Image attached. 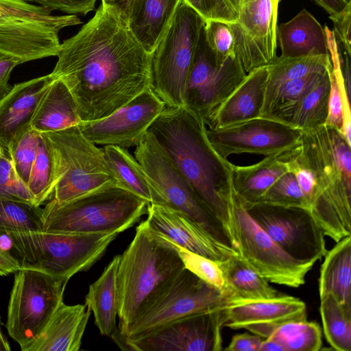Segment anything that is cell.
<instances>
[{
	"label": "cell",
	"instance_id": "1",
	"mask_svg": "<svg viewBox=\"0 0 351 351\" xmlns=\"http://www.w3.org/2000/svg\"><path fill=\"white\" fill-rule=\"evenodd\" d=\"M57 56L51 74L69 89L82 122L103 119L152 88V54L101 3Z\"/></svg>",
	"mask_w": 351,
	"mask_h": 351
},
{
	"label": "cell",
	"instance_id": "2",
	"mask_svg": "<svg viewBox=\"0 0 351 351\" xmlns=\"http://www.w3.org/2000/svg\"><path fill=\"white\" fill-rule=\"evenodd\" d=\"M202 118L184 106L167 107L148 129L197 196L221 221L238 251L232 167L211 145Z\"/></svg>",
	"mask_w": 351,
	"mask_h": 351
},
{
	"label": "cell",
	"instance_id": "3",
	"mask_svg": "<svg viewBox=\"0 0 351 351\" xmlns=\"http://www.w3.org/2000/svg\"><path fill=\"white\" fill-rule=\"evenodd\" d=\"M291 154L313 173L308 210L326 236L338 242L351 233V145L337 128L324 124L301 131Z\"/></svg>",
	"mask_w": 351,
	"mask_h": 351
},
{
	"label": "cell",
	"instance_id": "4",
	"mask_svg": "<svg viewBox=\"0 0 351 351\" xmlns=\"http://www.w3.org/2000/svg\"><path fill=\"white\" fill-rule=\"evenodd\" d=\"M184 266L177 247L143 221L120 254L117 274L119 330L124 335L139 312Z\"/></svg>",
	"mask_w": 351,
	"mask_h": 351
},
{
	"label": "cell",
	"instance_id": "5",
	"mask_svg": "<svg viewBox=\"0 0 351 351\" xmlns=\"http://www.w3.org/2000/svg\"><path fill=\"white\" fill-rule=\"evenodd\" d=\"M149 203L118 186L43 208V231L62 234L121 233L147 214Z\"/></svg>",
	"mask_w": 351,
	"mask_h": 351
},
{
	"label": "cell",
	"instance_id": "6",
	"mask_svg": "<svg viewBox=\"0 0 351 351\" xmlns=\"http://www.w3.org/2000/svg\"><path fill=\"white\" fill-rule=\"evenodd\" d=\"M21 269L69 279L90 268L104 254L118 233L62 234L41 231L5 234Z\"/></svg>",
	"mask_w": 351,
	"mask_h": 351
},
{
	"label": "cell",
	"instance_id": "7",
	"mask_svg": "<svg viewBox=\"0 0 351 351\" xmlns=\"http://www.w3.org/2000/svg\"><path fill=\"white\" fill-rule=\"evenodd\" d=\"M30 0H0V51L21 63L57 56L60 31L80 24L76 15L54 16Z\"/></svg>",
	"mask_w": 351,
	"mask_h": 351
},
{
	"label": "cell",
	"instance_id": "8",
	"mask_svg": "<svg viewBox=\"0 0 351 351\" xmlns=\"http://www.w3.org/2000/svg\"><path fill=\"white\" fill-rule=\"evenodd\" d=\"M204 19L181 0L152 53V89L167 107L185 106V88Z\"/></svg>",
	"mask_w": 351,
	"mask_h": 351
},
{
	"label": "cell",
	"instance_id": "9",
	"mask_svg": "<svg viewBox=\"0 0 351 351\" xmlns=\"http://www.w3.org/2000/svg\"><path fill=\"white\" fill-rule=\"evenodd\" d=\"M43 133L52 144L58 164V181L51 199L62 204L118 186L103 149L87 139L78 125Z\"/></svg>",
	"mask_w": 351,
	"mask_h": 351
},
{
	"label": "cell",
	"instance_id": "10",
	"mask_svg": "<svg viewBox=\"0 0 351 351\" xmlns=\"http://www.w3.org/2000/svg\"><path fill=\"white\" fill-rule=\"evenodd\" d=\"M134 157L156 192L155 204L180 211L214 240L236 250L221 221L197 196L149 132L136 146Z\"/></svg>",
	"mask_w": 351,
	"mask_h": 351
},
{
	"label": "cell",
	"instance_id": "11",
	"mask_svg": "<svg viewBox=\"0 0 351 351\" xmlns=\"http://www.w3.org/2000/svg\"><path fill=\"white\" fill-rule=\"evenodd\" d=\"M14 274L5 326L9 335L25 351L63 301L69 280L29 269Z\"/></svg>",
	"mask_w": 351,
	"mask_h": 351
},
{
	"label": "cell",
	"instance_id": "12",
	"mask_svg": "<svg viewBox=\"0 0 351 351\" xmlns=\"http://www.w3.org/2000/svg\"><path fill=\"white\" fill-rule=\"evenodd\" d=\"M228 295L184 268L143 307L123 337L144 335L177 319L226 305Z\"/></svg>",
	"mask_w": 351,
	"mask_h": 351
},
{
	"label": "cell",
	"instance_id": "13",
	"mask_svg": "<svg viewBox=\"0 0 351 351\" xmlns=\"http://www.w3.org/2000/svg\"><path fill=\"white\" fill-rule=\"evenodd\" d=\"M242 204L258 226L293 258L315 264L326 254V235L308 209L262 202Z\"/></svg>",
	"mask_w": 351,
	"mask_h": 351
},
{
	"label": "cell",
	"instance_id": "14",
	"mask_svg": "<svg viewBox=\"0 0 351 351\" xmlns=\"http://www.w3.org/2000/svg\"><path fill=\"white\" fill-rule=\"evenodd\" d=\"M238 250L243 260L269 282L298 288L314 263L286 253L252 219L234 195Z\"/></svg>",
	"mask_w": 351,
	"mask_h": 351
},
{
	"label": "cell",
	"instance_id": "15",
	"mask_svg": "<svg viewBox=\"0 0 351 351\" xmlns=\"http://www.w3.org/2000/svg\"><path fill=\"white\" fill-rule=\"evenodd\" d=\"M246 75L237 56L223 62L217 60L207 44L204 25L187 78L185 106L197 112L206 124Z\"/></svg>",
	"mask_w": 351,
	"mask_h": 351
},
{
	"label": "cell",
	"instance_id": "16",
	"mask_svg": "<svg viewBox=\"0 0 351 351\" xmlns=\"http://www.w3.org/2000/svg\"><path fill=\"white\" fill-rule=\"evenodd\" d=\"M226 305L177 319L144 335L126 340L127 350H221V331L226 321Z\"/></svg>",
	"mask_w": 351,
	"mask_h": 351
},
{
	"label": "cell",
	"instance_id": "17",
	"mask_svg": "<svg viewBox=\"0 0 351 351\" xmlns=\"http://www.w3.org/2000/svg\"><path fill=\"white\" fill-rule=\"evenodd\" d=\"M281 0H240L239 19L228 24L235 53L247 74L277 57L276 27Z\"/></svg>",
	"mask_w": 351,
	"mask_h": 351
},
{
	"label": "cell",
	"instance_id": "18",
	"mask_svg": "<svg viewBox=\"0 0 351 351\" xmlns=\"http://www.w3.org/2000/svg\"><path fill=\"white\" fill-rule=\"evenodd\" d=\"M208 138L222 158L251 154L279 155L298 145L301 131L288 124L258 117L219 129L206 130Z\"/></svg>",
	"mask_w": 351,
	"mask_h": 351
},
{
	"label": "cell",
	"instance_id": "19",
	"mask_svg": "<svg viewBox=\"0 0 351 351\" xmlns=\"http://www.w3.org/2000/svg\"><path fill=\"white\" fill-rule=\"evenodd\" d=\"M165 106L149 88L111 114L99 120L81 122L78 127L82 134L95 145L128 149L142 141Z\"/></svg>",
	"mask_w": 351,
	"mask_h": 351
},
{
	"label": "cell",
	"instance_id": "20",
	"mask_svg": "<svg viewBox=\"0 0 351 351\" xmlns=\"http://www.w3.org/2000/svg\"><path fill=\"white\" fill-rule=\"evenodd\" d=\"M147 215L145 221L149 229L177 247L219 263L239 254L214 240L186 215L169 206L149 204Z\"/></svg>",
	"mask_w": 351,
	"mask_h": 351
},
{
	"label": "cell",
	"instance_id": "21",
	"mask_svg": "<svg viewBox=\"0 0 351 351\" xmlns=\"http://www.w3.org/2000/svg\"><path fill=\"white\" fill-rule=\"evenodd\" d=\"M54 79L49 73L16 84L0 100V146L2 148L7 150L12 140L30 126L39 101Z\"/></svg>",
	"mask_w": 351,
	"mask_h": 351
},
{
	"label": "cell",
	"instance_id": "22",
	"mask_svg": "<svg viewBox=\"0 0 351 351\" xmlns=\"http://www.w3.org/2000/svg\"><path fill=\"white\" fill-rule=\"evenodd\" d=\"M225 310L224 326L234 330L255 324L276 325L307 317L305 303L289 295L267 300L231 301Z\"/></svg>",
	"mask_w": 351,
	"mask_h": 351
},
{
	"label": "cell",
	"instance_id": "23",
	"mask_svg": "<svg viewBox=\"0 0 351 351\" xmlns=\"http://www.w3.org/2000/svg\"><path fill=\"white\" fill-rule=\"evenodd\" d=\"M267 79V66L256 68L215 110L206 123L207 128L219 129L260 117Z\"/></svg>",
	"mask_w": 351,
	"mask_h": 351
},
{
	"label": "cell",
	"instance_id": "24",
	"mask_svg": "<svg viewBox=\"0 0 351 351\" xmlns=\"http://www.w3.org/2000/svg\"><path fill=\"white\" fill-rule=\"evenodd\" d=\"M91 313L85 304L62 301L44 329L25 351H77Z\"/></svg>",
	"mask_w": 351,
	"mask_h": 351
},
{
	"label": "cell",
	"instance_id": "25",
	"mask_svg": "<svg viewBox=\"0 0 351 351\" xmlns=\"http://www.w3.org/2000/svg\"><path fill=\"white\" fill-rule=\"evenodd\" d=\"M276 38L281 57L329 55L324 27L305 9L277 25Z\"/></svg>",
	"mask_w": 351,
	"mask_h": 351
},
{
	"label": "cell",
	"instance_id": "26",
	"mask_svg": "<svg viewBox=\"0 0 351 351\" xmlns=\"http://www.w3.org/2000/svg\"><path fill=\"white\" fill-rule=\"evenodd\" d=\"M181 0H135L128 27L144 49L152 54L167 29Z\"/></svg>",
	"mask_w": 351,
	"mask_h": 351
},
{
	"label": "cell",
	"instance_id": "27",
	"mask_svg": "<svg viewBox=\"0 0 351 351\" xmlns=\"http://www.w3.org/2000/svg\"><path fill=\"white\" fill-rule=\"evenodd\" d=\"M81 122L71 93L61 80L55 78L39 101L30 125L43 133L78 125Z\"/></svg>",
	"mask_w": 351,
	"mask_h": 351
},
{
	"label": "cell",
	"instance_id": "28",
	"mask_svg": "<svg viewBox=\"0 0 351 351\" xmlns=\"http://www.w3.org/2000/svg\"><path fill=\"white\" fill-rule=\"evenodd\" d=\"M289 171L285 161L279 155L265 156L247 166L232 167V187L234 195L243 204L259 202L269 188Z\"/></svg>",
	"mask_w": 351,
	"mask_h": 351
},
{
	"label": "cell",
	"instance_id": "29",
	"mask_svg": "<svg viewBox=\"0 0 351 351\" xmlns=\"http://www.w3.org/2000/svg\"><path fill=\"white\" fill-rule=\"evenodd\" d=\"M320 269V298L331 293L351 311V237H346L324 255Z\"/></svg>",
	"mask_w": 351,
	"mask_h": 351
},
{
	"label": "cell",
	"instance_id": "30",
	"mask_svg": "<svg viewBox=\"0 0 351 351\" xmlns=\"http://www.w3.org/2000/svg\"><path fill=\"white\" fill-rule=\"evenodd\" d=\"M119 258L120 254L115 256L99 278L90 285L85 298V306L93 313L95 323L104 336L110 337L117 328V274Z\"/></svg>",
	"mask_w": 351,
	"mask_h": 351
},
{
	"label": "cell",
	"instance_id": "31",
	"mask_svg": "<svg viewBox=\"0 0 351 351\" xmlns=\"http://www.w3.org/2000/svg\"><path fill=\"white\" fill-rule=\"evenodd\" d=\"M219 265L230 302L267 300L281 295L268 280L252 269L239 254L232 255Z\"/></svg>",
	"mask_w": 351,
	"mask_h": 351
},
{
	"label": "cell",
	"instance_id": "32",
	"mask_svg": "<svg viewBox=\"0 0 351 351\" xmlns=\"http://www.w3.org/2000/svg\"><path fill=\"white\" fill-rule=\"evenodd\" d=\"M245 329L263 338L274 339L285 351H317L322 346L319 325L308 322L307 319L291 320L276 325H250Z\"/></svg>",
	"mask_w": 351,
	"mask_h": 351
},
{
	"label": "cell",
	"instance_id": "33",
	"mask_svg": "<svg viewBox=\"0 0 351 351\" xmlns=\"http://www.w3.org/2000/svg\"><path fill=\"white\" fill-rule=\"evenodd\" d=\"M102 149L118 186L149 204L155 203L156 192L135 157L127 149L116 145H105Z\"/></svg>",
	"mask_w": 351,
	"mask_h": 351
},
{
	"label": "cell",
	"instance_id": "34",
	"mask_svg": "<svg viewBox=\"0 0 351 351\" xmlns=\"http://www.w3.org/2000/svg\"><path fill=\"white\" fill-rule=\"evenodd\" d=\"M328 71L286 82L265 94L260 117L289 125L293 112L302 96Z\"/></svg>",
	"mask_w": 351,
	"mask_h": 351
},
{
	"label": "cell",
	"instance_id": "35",
	"mask_svg": "<svg viewBox=\"0 0 351 351\" xmlns=\"http://www.w3.org/2000/svg\"><path fill=\"white\" fill-rule=\"evenodd\" d=\"M57 181L58 164L53 147L46 134L40 133L36 158L27 184L36 205L40 206L51 198Z\"/></svg>",
	"mask_w": 351,
	"mask_h": 351
},
{
	"label": "cell",
	"instance_id": "36",
	"mask_svg": "<svg viewBox=\"0 0 351 351\" xmlns=\"http://www.w3.org/2000/svg\"><path fill=\"white\" fill-rule=\"evenodd\" d=\"M330 69L302 96L293 112L289 125L304 131L325 124L330 92Z\"/></svg>",
	"mask_w": 351,
	"mask_h": 351
},
{
	"label": "cell",
	"instance_id": "37",
	"mask_svg": "<svg viewBox=\"0 0 351 351\" xmlns=\"http://www.w3.org/2000/svg\"><path fill=\"white\" fill-rule=\"evenodd\" d=\"M331 66L329 55L294 58L277 56L267 65L265 95L286 82L326 72Z\"/></svg>",
	"mask_w": 351,
	"mask_h": 351
},
{
	"label": "cell",
	"instance_id": "38",
	"mask_svg": "<svg viewBox=\"0 0 351 351\" xmlns=\"http://www.w3.org/2000/svg\"><path fill=\"white\" fill-rule=\"evenodd\" d=\"M320 315L326 339L338 351L351 350V311L331 293L320 298Z\"/></svg>",
	"mask_w": 351,
	"mask_h": 351
},
{
	"label": "cell",
	"instance_id": "39",
	"mask_svg": "<svg viewBox=\"0 0 351 351\" xmlns=\"http://www.w3.org/2000/svg\"><path fill=\"white\" fill-rule=\"evenodd\" d=\"M43 230V208L34 204L0 198V233L41 231Z\"/></svg>",
	"mask_w": 351,
	"mask_h": 351
},
{
	"label": "cell",
	"instance_id": "40",
	"mask_svg": "<svg viewBox=\"0 0 351 351\" xmlns=\"http://www.w3.org/2000/svg\"><path fill=\"white\" fill-rule=\"evenodd\" d=\"M39 135L30 125L12 140L7 149L17 175L25 184L36 158Z\"/></svg>",
	"mask_w": 351,
	"mask_h": 351
},
{
	"label": "cell",
	"instance_id": "41",
	"mask_svg": "<svg viewBox=\"0 0 351 351\" xmlns=\"http://www.w3.org/2000/svg\"><path fill=\"white\" fill-rule=\"evenodd\" d=\"M260 202L308 209L306 200L296 181L295 177L290 171L280 177L269 188Z\"/></svg>",
	"mask_w": 351,
	"mask_h": 351
},
{
	"label": "cell",
	"instance_id": "42",
	"mask_svg": "<svg viewBox=\"0 0 351 351\" xmlns=\"http://www.w3.org/2000/svg\"><path fill=\"white\" fill-rule=\"evenodd\" d=\"M0 198L35 204L27 184L17 175L8 152L2 147L0 151Z\"/></svg>",
	"mask_w": 351,
	"mask_h": 351
},
{
	"label": "cell",
	"instance_id": "43",
	"mask_svg": "<svg viewBox=\"0 0 351 351\" xmlns=\"http://www.w3.org/2000/svg\"><path fill=\"white\" fill-rule=\"evenodd\" d=\"M176 247L184 268L206 282L226 293L225 280L219 262L180 247Z\"/></svg>",
	"mask_w": 351,
	"mask_h": 351
},
{
	"label": "cell",
	"instance_id": "44",
	"mask_svg": "<svg viewBox=\"0 0 351 351\" xmlns=\"http://www.w3.org/2000/svg\"><path fill=\"white\" fill-rule=\"evenodd\" d=\"M205 21H218L235 23L239 19L240 0H183Z\"/></svg>",
	"mask_w": 351,
	"mask_h": 351
},
{
	"label": "cell",
	"instance_id": "45",
	"mask_svg": "<svg viewBox=\"0 0 351 351\" xmlns=\"http://www.w3.org/2000/svg\"><path fill=\"white\" fill-rule=\"evenodd\" d=\"M204 33L207 44L218 60L223 62L236 56L234 36L228 24L205 21Z\"/></svg>",
	"mask_w": 351,
	"mask_h": 351
},
{
	"label": "cell",
	"instance_id": "46",
	"mask_svg": "<svg viewBox=\"0 0 351 351\" xmlns=\"http://www.w3.org/2000/svg\"><path fill=\"white\" fill-rule=\"evenodd\" d=\"M330 92L328 102V114L325 124L341 131L342 127L351 126V108L347 105L339 88L332 67L330 69Z\"/></svg>",
	"mask_w": 351,
	"mask_h": 351
},
{
	"label": "cell",
	"instance_id": "47",
	"mask_svg": "<svg viewBox=\"0 0 351 351\" xmlns=\"http://www.w3.org/2000/svg\"><path fill=\"white\" fill-rule=\"evenodd\" d=\"M49 11L59 10L69 15H86L95 10L97 0H30Z\"/></svg>",
	"mask_w": 351,
	"mask_h": 351
},
{
	"label": "cell",
	"instance_id": "48",
	"mask_svg": "<svg viewBox=\"0 0 351 351\" xmlns=\"http://www.w3.org/2000/svg\"><path fill=\"white\" fill-rule=\"evenodd\" d=\"M334 24L332 31L336 43L351 54L350 23L351 4L337 15L330 18Z\"/></svg>",
	"mask_w": 351,
	"mask_h": 351
},
{
	"label": "cell",
	"instance_id": "49",
	"mask_svg": "<svg viewBox=\"0 0 351 351\" xmlns=\"http://www.w3.org/2000/svg\"><path fill=\"white\" fill-rule=\"evenodd\" d=\"M263 337L247 332L234 335L224 349L228 351H259Z\"/></svg>",
	"mask_w": 351,
	"mask_h": 351
},
{
	"label": "cell",
	"instance_id": "50",
	"mask_svg": "<svg viewBox=\"0 0 351 351\" xmlns=\"http://www.w3.org/2000/svg\"><path fill=\"white\" fill-rule=\"evenodd\" d=\"M20 64L16 58L0 51V100L11 90L12 86L8 84L10 74Z\"/></svg>",
	"mask_w": 351,
	"mask_h": 351
},
{
	"label": "cell",
	"instance_id": "51",
	"mask_svg": "<svg viewBox=\"0 0 351 351\" xmlns=\"http://www.w3.org/2000/svg\"><path fill=\"white\" fill-rule=\"evenodd\" d=\"M135 0H101V4L110 12L125 23Z\"/></svg>",
	"mask_w": 351,
	"mask_h": 351
},
{
	"label": "cell",
	"instance_id": "52",
	"mask_svg": "<svg viewBox=\"0 0 351 351\" xmlns=\"http://www.w3.org/2000/svg\"><path fill=\"white\" fill-rule=\"evenodd\" d=\"M21 269L18 259L0 247V276H8Z\"/></svg>",
	"mask_w": 351,
	"mask_h": 351
},
{
	"label": "cell",
	"instance_id": "53",
	"mask_svg": "<svg viewBox=\"0 0 351 351\" xmlns=\"http://www.w3.org/2000/svg\"><path fill=\"white\" fill-rule=\"evenodd\" d=\"M333 17L343 11L351 4V0H313Z\"/></svg>",
	"mask_w": 351,
	"mask_h": 351
},
{
	"label": "cell",
	"instance_id": "54",
	"mask_svg": "<svg viewBox=\"0 0 351 351\" xmlns=\"http://www.w3.org/2000/svg\"><path fill=\"white\" fill-rule=\"evenodd\" d=\"M259 351H285L284 347L271 337L265 338L261 342Z\"/></svg>",
	"mask_w": 351,
	"mask_h": 351
},
{
	"label": "cell",
	"instance_id": "55",
	"mask_svg": "<svg viewBox=\"0 0 351 351\" xmlns=\"http://www.w3.org/2000/svg\"><path fill=\"white\" fill-rule=\"evenodd\" d=\"M10 343L2 330V322L0 315V351H10Z\"/></svg>",
	"mask_w": 351,
	"mask_h": 351
},
{
	"label": "cell",
	"instance_id": "56",
	"mask_svg": "<svg viewBox=\"0 0 351 351\" xmlns=\"http://www.w3.org/2000/svg\"><path fill=\"white\" fill-rule=\"evenodd\" d=\"M1 147L0 146V151H1Z\"/></svg>",
	"mask_w": 351,
	"mask_h": 351
}]
</instances>
